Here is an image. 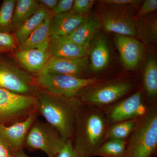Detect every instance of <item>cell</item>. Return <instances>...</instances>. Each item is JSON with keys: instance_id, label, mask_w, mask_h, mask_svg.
I'll return each instance as SVG.
<instances>
[{"instance_id": "26", "label": "cell", "mask_w": 157, "mask_h": 157, "mask_svg": "<svg viewBox=\"0 0 157 157\" xmlns=\"http://www.w3.org/2000/svg\"><path fill=\"white\" fill-rule=\"evenodd\" d=\"M16 1L4 0L0 6V33H10Z\"/></svg>"}, {"instance_id": "28", "label": "cell", "mask_w": 157, "mask_h": 157, "mask_svg": "<svg viewBox=\"0 0 157 157\" xmlns=\"http://www.w3.org/2000/svg\"><path fill=\"white\" fill-rule=\"evenodd\" d=\"M157 0H146L141 6L138 12L135 14V20L139 19L156 11Z\"/></svg>"}, {"instance_id": "9", "label": "cell", "mask_w": 157, "mask_h": 157, "mask_svg": "<svg viewBox=\"0 0 157 157\" xmlns=\"http://www.w3.org/2000/svg\"><path fill=\"white\" fill-rule=\"evenodd\" d=\"M151 105L144 101L143 90L140 89L102 110L110 126L141 117Z\"/></svg>"}, {"instance_id": "12", "label": "cell", "mask_w": 157, "mask_h": 157, "mask_svg": "<svg viewBox=\"0 0 157 157\" xmlns=\"http://www.w3.org/2000/svg\"><path fill=\"white\" fill-rule=\"evenodd\" d=\"M114 42L121 60L127 70H135L144 53V45L133 37L115 34Z\"/></svg>"}, {"instance_id": "17", "label": "cell", "mask_w": 157, "mask_h": 157, "mask_svg": "<svg viewBox=\"0 0 157 157\" xmlns=\"http://www.w3.org/2000/svg\"><path fill=\"white\" fill-rule=\"evenodd\" d=\"M52 57L64 59H77L86 55L88 49L79 46L66 37L50 39Z\"/></svg>"}, {"instance_id": "27", "label": "cell", "mask_w": 157, "mask_h": 157, "mask_svg": "<svg viewBox=\"0 0 157 157\" xmlns=\"http://www.w3.org/2000/svg\"><path fill=\"white\" fill-rule=\"evenodd\" d=\"M95 1L94 0H75L71 11L76 14L84 15L92 8Z\"/></svg>"}, {"instance_id": "30", "label": "cell", "mask_w": 157, "mask_h": 157, "mask_svg": "<svg viewBox=\"0 0 157 157\" xmlns=\"http://www.w3.org/2000/svg\"><path fill=\"white\" fill-rule=\"evenodd\" d=\"M16 47V42L12 35L0 33V47L8 51L13 50Z\"/></svg>"}, {"instance_id": "1", "label": "cell", "mask_w": 157, "mask_h": 157, "mask_svg": "<svg viewBox=\"0 0 157 157\" xmlns=\"http://www.w3.org/2000/svg\"><path fill=\"white\" fill-rule=\"evenodd\" d=\"M36 97L39 114L56 129L65 142L71 140L83 103L76 97L55 95L38 87Z\"/></svg>"}, {"instance_id": "29", "label": "cell", "mask_w": 157, "mask_h": 157, "mask_svg": "<svg viewBox=\"0 0 157 157\" xmlns=\"http://www.w3.org/2000/svg\"><path fill=\"white\" fill-rule=\"evenodd\" d=\"M74 2V0H60L51 13L52 16H54L69 12L72 10Z\"/></svg>"}, {"instance_id": "6", "label": "cell", "mask_w": 157, "mask_h": 157, "mask_svg": "<svg viewBox=\"0 0 157 157\" xmlns=\"http://www.w3.org/2000/svg\"><path fill=\"white\" fill-rule=\"evenodd\" d=\"M37 110L36 97L16 94L0 88V125L21 121Z\"/></svg>"}, {"instance_id": "8", "label": "cell", "mask_w": 157, "mask_h": 157, "mask_svg": "<svg viewBox=\"0 0 157 157\" xmlns=\"http://www.w3.org/2000/svg\"><path fill=\"white\" fill-rule=\"evenodd\" d=\"M65 143L56 129L48 123L36 119L28 133L24 147L31 150H40L48 157H55Z\"/></svg>"}, {"instance_id": "15", "label": "cell", "mask_w": 157, "mask_h": 157, "mask_svg": "<svg viewBox=\"0 0 157 157\" xmlns=\"http://www.w3.org/2000/svg\"><path fill=\"white\" fill-rule=\"evenodd\" d=\"M101 28L102 25L98 15L90 14L86 16L76 29L66 37L75 44L89 50L92 40Z\"/></svg>"}, {"instance_id": "24", "label": "cell", "mask_w": 157, "mask_h": 157, "mask_svg": "<svg viewBox=\"0 0 157 157\" xmlns=\"http://www.w3.org/2000/svg\"><path fill=\"white\" fill-rule=\"evenodd\" d=\"M140 117L121 122L110 126L107 131L106 140L111 139L127 141L137 126Z\"/></svg>"}, {"instance_id": "21", "label": "cell", "mask_w": 157, "mask_h": 157, "mask_svg": "<svg viewBox=\"0 0 157 157\" xmlns=\"http://www.w3.org/2000/svg\"><path fill=\"white\" fill-rule=\"evenodd\" d=\"M136 36L146 44H156L157 42L156 16L147 15L135 20Z\"/></svg>"}, {"instance_id": "33", "label": "cell", "mask_w": 157, "mask_h": 157, "mask_svg": "<svg viewBox=\"0 0 157 157\" xmlns=\"http://www.w3.org/2000/svg\"><path fill=\"white\" fill-rule=\"evenodd\" d=\"M38 1L40 6L44 7L48 11L53 10L58 2V0H39Z\"/></svg>"}, {"instance_id": "20", "label": "cell", "mask_w": 157, "mask_h": 157, "mask_svg": "<svg viewBox=\"0 0 157 157\" xmlns=\"http://www.w3.org/2000/svg\"><path fill=\"white\" fill-rule=\"evenodd\" d=\"M144 90L151 104L155 103L157 96V62L153 57L148 58L145 63L142 77Z\"/></svg>"}, {"instance_id": "34", "label": "cell", "mask_w": 157, "mask_h": 157, "mask_svg": "<svg viewBox=\"0 0 157 157\" xmlns=\"http://www.w3.org/2000/svg\"><path fill=\"white\" fill-rule=\"evenodd\" d=\"M0 157H14L6 146L0 142Z\"/></svg>"}, {"instance_id": "11", "label": "cell", "mask_w": 157, "mask_h": 157, "mask_svg": "<svg viewBox=\"0 0 157 157\" xmlns=\"http://www.w3.org/2000/svg\"><path fill=\"white\" fill-rule=\"evenodd\" d=\"M39 114L37 110L21 121L9 126L0 125V142L14 155L24 147L28 133Z\"/></svg>"}, {"instance_id": "7", "label": "cell", "mask_w": 157, "mask_h": 157, "mask_svg": "<svg viewBox=\"0 0 157 157\" xmlns=\"http://www.w3.org/2000/svg\"><path fill=\"white\" fill-rule=\"evenodd\" d=\"M98 10V17L105 30L133 38L137 36L135 8L99 4Z\"/></svg>"}, {"instance_id": "19", "label": "cell", "mask_w": 157, "mask_h": 157, "mask_svg": "<svg viewBox=\"0 0 157 157\" xmlns=\"http://www.w3.org/2000/svg\"><path fill=\"white\" fill-rule=\"evenodd\" d=\"M52 17L50 11L40 6L37 12L14 32L17 43L20 45L45 20Z\"/></svg>"}, {"instance_id": "25", "label": "cell", "mask_w": 157, "mask_h": 157, "mask_svg": "<svg viewBox=\"0 0 157 157\" xmlns=\"http://www.w3.org/2000/svg\"><path fill=\"white\" fill-rule=\"evenodd\" d=\"M127 141L107 140L101 144L94 156L123 157L127 146Z\"/></svg>"}, {"instance_id": "4", "label": "cell", "mask_w": 157, "mask_h": 157, "mask_svg": "<svg viewBox=\"0 0 157 157\" xmlns=\"http://www.w3.org/2000/svg\"><path fill=\"white\" fill-rule=\"evenodd\" d=\"M134 86L129 79L103 80L82 90L76 97L84 104L103 109L126 98Z\"/></svg>"}, {"instance_id": "5", "label": "cell", "mask_w": 157, "mask_h": 157, "mask_svg": "<svg viewBox=\"0 0 157 157\" xmlns=\"http://www.w3.org/2000/svg\"><path fill=\"white\" fill-rule=\"evenodd\" d=\"M104 79L81 78L75 76L41 71L34 78L37 87L47 92L67 97H76L82 90L98 83Z\"/></svg>"}, {"instance_id": "13", "label": "cell", "mask_w": 157, "mask_h": 157, "mask_svg": "<svg viewBox=\"0 0 157 157\" xmlns=\"http://www.w3.org/2000/svg\"><path fill=\"white\" fill-rule=\"evenodd\" d=\"M50 55V40L36 48L20 49L15 53L16 59L23 67L32 73H40L48 63Z\"/></svg>"}, {"instance_id": "36", "label": "cell", "mask_w": 157, "mask_h": 157, "mask_svg": "<svg viewBox=\"0 0 157 157\" xmlns=\"http://www.w3.org/2000/svg\"><path fill=\"white\" fill-rule=\"evenodd\" d=\"M7 51L6 49H4V48H1L0 47V53L1 52H4Z\"/></svg>"}, {"instance_id": "3", "label": "cell", "mask_w": 157, "mask_h": 157, "mask_svg": "<svg viewBox=\"0 0 157 157\" xmlns=\"http://www.w3.org/2000/svg\"><path fill=\"white\" fill-rule=\"evenodd\" d=\"M123 157H154L157 154V106L151 105L127 141Z\"/></svg>"}, {"instance_id": "14", "label": "cell", "mask_w": 157, "mask_h": 157, "mask_svg": "<svg viewBox=\"0 0 157 157\" xmlns=\"http://www.w3.org/2000/svg\"><path fill=\"white\" fill-rule=\"evenodd\" d=\"M89 59L87 55L77 59L51 57L41 71L85 78L84 74L87 71Z\"/></svg>"}, {"instance_id": "32", "label": "cell", "mask_w": 157, "mask_h": 157, "mask_svg": "<svg viewBox=\"0 0 157 157\" xmlns=\"http://www.w3.org/2000/svg\"><path fill=\"white\" fill-rule=\"evenodd\" d=\"M55 157H81L74 149L71 140L66 141L63 149Z\"/></svg>"}, {"instance_id": "22", "label": "cell", "mask_w": 157, "mask_h": 157, "mask_svg": "<svg viewBox=\"0 0 157 157\" xmlns=\"http://www.w3.org/2000/svg\"><path fill=\"white\" fill-rule=\"evenodd\" d=\"M40 5L36 0L16 1L12 19V31L17 30L39 10Z\"/></svg>"}, {"instance_id": "31", "label": "cell", "mask_w": 157, "mask_h": 157, "mask_svg": "<svg viewBox=\"0 0 157 157\" xmlns=\"http://www.w3.org/2000/svg\"><path fill=\"white\" fill-rule=\"evenodd\" d=\"M99 4L123 7H129L136 9L141 1L136 0H103L98 1Z\"/></svg>"}, {"instance_id": "23", "label": "cell", "mask_w": 157, "mask_h": 157, "mask_svg": "<svg viewBox=\"0 0 157 157\" xmlns=\"http://www.w3.org/2000/svg\"><path fill=\"white\" fill-rule=\"evenodd\" d=\"M52 17L45 20L38 28L33 31L28 38L20 45V49L25 50L36 48L50 40Z\"/></svg>"}, {"instance_id": "10", "label": "cell", "mask_w": 157, "mask_h": 157, "mask_svg": "<svg viewBox=\"0 0 157 157\" xmlns=\"http://www.w3.org/2000/svg\"><path fill=\"white\" fill-rule=\"evenodd\" d=\"M34 79L28 72L10 62L0 60V88L16 94L36 97Z\"/></svg>"}, {"instance_id": "16", "label": "cell", "mask_w": 157, "mask_h": 157, "mask_svg": "<svg viewBox=\"0 0 157 157\" xmlns=\"http://www.w3.org/2000/svg\"><path fill=\"white\" fill-rule=\"evenodd\" d=\"M85 17L70 11L52 16L51 19L50 39L69 36L80 25Z\"/></svg>"}, {"instance_id": "2", "label": "cell", "mask_w": 157, "mask_h": 157, "mask_svg": "<svg viewBox=\"0 0 157 157\" xmlns=\"http://www.w3.org/2000/svg\"><path fill=\"white\" fill-rule=\"evenodd\" d=\"M109 125L102 109L83 104L79 110L71 142L81 157L94 156L106 141Z\"/></svg>"}, {"instance_id": "35", "label": "cell", "mask_w": 157, "mask_h": 157, "mask_svg": "<svg viewBox=\"0 0 157 157\" xmlns=\"http://www.w3.org/2000/svg\"><path fill=\"white\" fill-rule=\"evenodd\" d=\"M14 157H29L24 152L23 150L20 151L14 155Z\"/></svg>"}, {"instance_id": "18", "label": "cell", "mask_w": 157, "mask_h": 157, "mask_svg": "<svg viewBox=\"0 0 157 157\" xmlns=\"http://www.w3.org/2000/svg\"><path fill=\"white\" fill-rule=\"evenodd\" d=\"M110 54L107 40L103 36L98 37L94 42L90 52V61L92 70L99 73L108 64Z\"/></svg>"}]
</instances>
